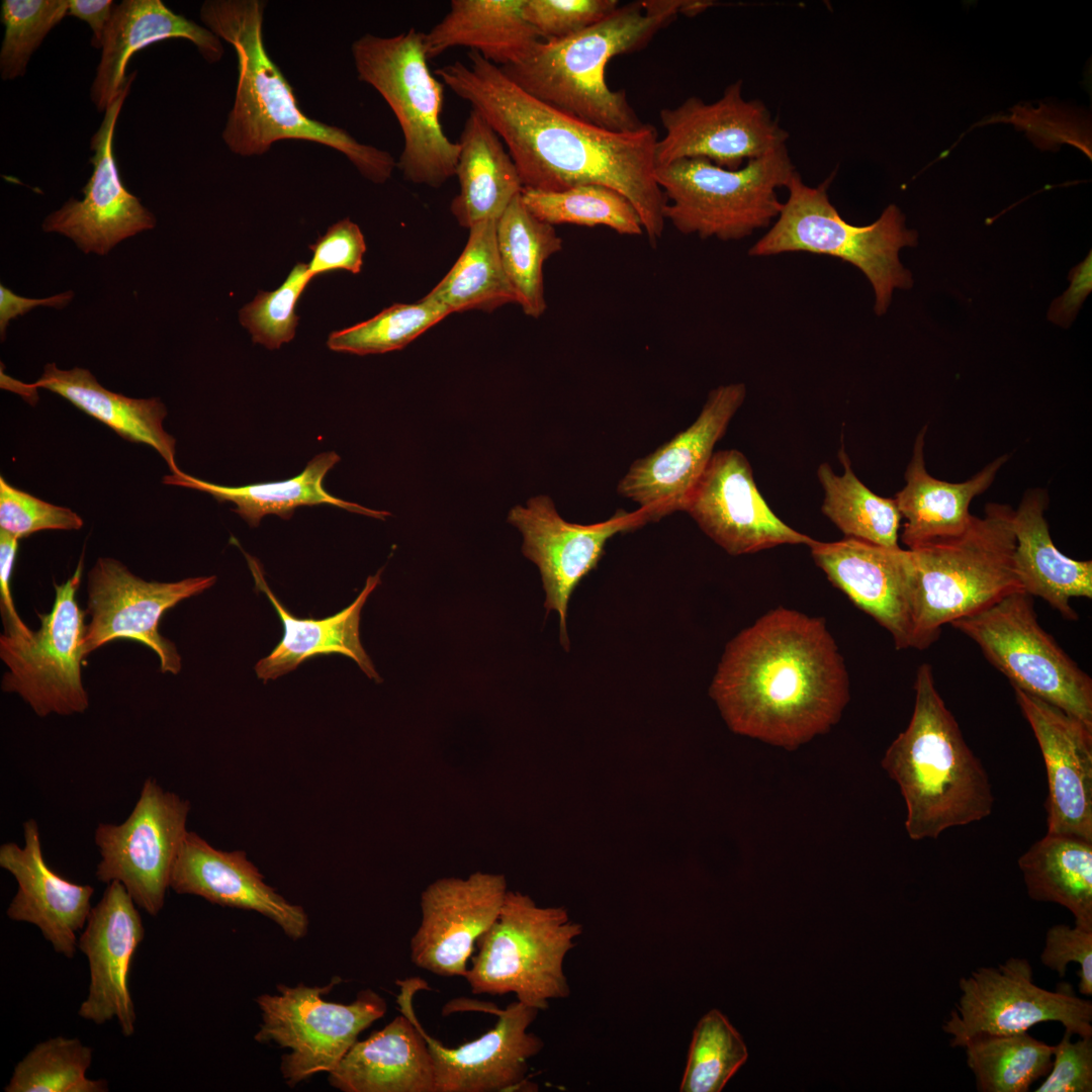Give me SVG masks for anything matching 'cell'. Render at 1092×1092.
Instances as JSON below:
<instances>
[{"instance_id": "2e32d148", "label": "cell", "mask_w": 1092, "mask_h": 1092, "mask_svg": "<svg viewBox=\"0 0 1092 1092\" xmlns=\"http://www.w3.org/2000/svg\"><path fill=\"white\" fill-rule=\"evenodd\" d=\"M215 575L179 581L145 580L111 557H100L87 576L85 657L104 644L124 639L143 643L160 661L163 673L177 674L182 660L175 644L160 633L162 616L181 601L211 587Z\"/></svg>"}, {"instance_id": "f6af8a7d", "label": "cell", "mask_w": 1092, "mask_h": 1092, "mask_svg": "<svg viewBox=\"0 0 1092 1092\" xmlns=\"http://www.w3.org/2000/svg\"><path fill=\"white\" fill-rule=\"evenodd\" d=\"M448 314L444 306L426 297L416 303H394L370 320L333 332L328 347L357 355L400 350Z\"/></svg>"}, {"instance_id": "ffe728a7", "label": "cell", "mask_w": 1092, "mask_h": 1092, "mask_svg": "<svg viewBox=\"0 0 1092 1092\" xmlns=\"http://www.w3.org/2000/svg\"><path fill=\"white\" fill-rule=\"evenodd\" d=\"M136 72L127 75L120 93L104 111L90 141L93 172L81 200L70 198L42 222L46 233L72 240L84 253L106 255L121 241L155 228V215L123 185L113 155V135Z\"/></svg>"}, {"instance_id": "ab89813d", "label": "cell", "mask_w": 1092, "mask_h": 1092, "mask_svg": "<svg viewBox=\"0 0 1092 1092\" xmlns=\"http://www.w3.org/2000/svg\"><path fill=\"white\" fill-rule=\"evenodd\" d=\"M496 221L484 220L468 229L463 252L424 297L444 306L449 313L468 309L491 311L507 303H517L497 250Z\"/></svg>"}, {"instance_id": "603a6c76", "label": "cell", "mask_w": 1092, "mask_h": 1092, "mask_svg": "<svg viewBox=\"0 0 1092 1092\" xmlns=\"http://www.w3.org/2000/svg\"><path fill=\"white\" fill-rule=\"evenodd\" d=\"M1041 751L1048 832L1092 841V725L1013 688Z\"/></svg>"}, {"instance_id": "ee69618b", "label": "cell", "mask_w": 1092, "mask_h": 1092, "mask_svg": "<svg viewBox=\"0 0 1092 1092\" xmlns=\"http://www.w3.org/2000/svg\"><path fill=\"white\" fill-rule=\"evenodd\" d=\"M93 1051L77 1038L56 1036L37 1043L13 1069L5 1092H106L105 1080L86 1076Z\"/></svg>"}, {"instance_id": "f1b7e54d", "label": "cell", "mask_w": 1092, "mask_h": 1092, "mask_svg": "<svg viewBox=\"0 0 1092 1092\" xmlns=\"http://www.w3.org/2000/svg\"><path fill=\"white\" fill-rule=\"evenodd\" d=\"M424 984L419 979L398 982L401 1014L350 1048L329 1073L334 1088L343 1092H435L432 1057L413 1009V996Z\"/></svg>"}, {"instance_id": "ac0fdd59", "label": "cell", "mask_w": 1092, "mask_h": 1092, "mask_svg": "<svg viewBox=\"0 0 1092 1092\" xmlns=\"http://www.w3.org/2000/svg\"><path fill=\"white\" fill-rule=\"evenodd\" d=\"M508 521L523 535V554L540 571L546 594L547 613L557 612L562 646L568 650L566 628L570 597L580 581L594 570L605 545L615 535L645 525L644 513L618 510L606 521L580 525L563 520L548 495L531 497L525 507H514Z\"/></svg>"}, {"instance_id": "ba28073f", "label": "cell", "mask_w": 1092, "mask_h": 1092, "mask_svg": "<svg viewBox=\"0 0 1092 1092\" xmlns=\"http://www.w3.org/2000/svg\"><path fill=\"white\" fill-rule=\"evenodd\" d=\"M424 34L415 28L386 37L366 33L351 50L359 80L383 97L398 121L403 177L438 188L455 176L459 145L442 127L445 85L430 71Z\"/></svg>"}, {"instance_id": "f35d334b", "label": "cell", "mask_w": 1092, "mask_h": 1092, "mask_svg": "<svg viewBox=\"0 0 1092 1092\" xmlns=\"http://www.w3.org/2000/svg\"><path fill=\"white\" fill-rule=\"evenodd\" d=\"M496 244L517 303L525 314L540 317L546 309L543 266L562 249L554 225L535 216L519 194L496 221Z\"/></svg>"}, {"instance_id": "7bdbcfd3", "label": "cell", "mask_w": 1092, "mask_h": 1092, "mask_svg": "<svg viewBox=\"0 0 1092 1092\" xmlns=\"http://www.w3.org/2000/svg\"><path fill=\"white\" fill-rule=\"evenodd\" d=\"M522 200L539 219L555 224L606 226L623 236L644 234L633 204L621 193L601 185H579L558 192L523 189Z\"/></svg>"}, {"instance_id": "e0dca14e", "label": "cell", "mask_w": 1092, "mask_h": 1092, "mask_svg": "<svg viewBox=\"0 0 1092 1092\" xmlns=\"http://www.w3.org/2000/svg\"><path fill=\"white\" fill-rule=\"evenodd\" d=\"M659 119L665 134L656 143V167L705 158L735 170L786 146L789 138L761 100L743 97L740 80L714 102L690 97L676 107L661 109Z\"/></svg>"}, {"instance_id": "277c9868", "label": "cell", "mask_w": 1092, "mask_h": 1092, "mask_svg": "<svg viewBox=\"0 0 1092 1092\" xmlns=\"http://www.w3.org/2000/svg\"><path fill=\"white\" fill-rule=\"evenodd\" d=\"M688 8L689 2L681 0L620 5L584 30L540 40L522 62L499 68L528 94L563 112L610 130L635 131L646 123L624 90L608 86L607 65L616 56L646 47Z\"/></svg>"}, {"instance_id": "1f68e13d", "label": "cell", "mask_w": 1092, "mask_h": 1092, "mask_svg": "<svg viewBox=\"0 0 1092 1092\" xmlns=\"http://www.w3.org/2000/svg\"><path fill=\"white\" fill-rule=\"evenodd\" d=\"M1046 504V492L1032 489L1014 511V569L1023 592L1041 598L1063 618L1077 621L1070 599L1092 598V561L1075 560L1059 551L1043 516Z\"/></svg>"}, {"instance_id": "f5cc1de1", "label": "cell", "mask_w": 1092, "mask_h": 1092, "mask_svg": "<svg viewBox=\"0 0 1092 1092\" xmlns=\"http://www.w3.org/2000/svg\"><path fill=\"white\" fill-rule=\"evenodd\" d=\"M1072 1035L1065 1029L1060 1042L1054 1045L1051 1069L1035 1092L1092 1091V1036L1072 1041Z\"/></svg>"}, {"instance_id": "44dd1931", "label": "cell", "mask_w": 1092, "mask_h": 1092, "mask_svg": "<svg viewBox=\"0 0 1092 1092\" xmlns=\"http://www.w3.org/2000/svg\"><path fill=\"white\" fill-rule=\"evenodd\" d=\"M716 544L731 555L755 553L814 539L784 523L767 506L747 458L738 450L714 452L685 508Z\"/></svg>"}, {"instance_id": "d4e9b609", "label": "cell", "mask_w": 1092, "mask_h": 1092, "mask_svg": "<svg viewBox=\"0 0 1092 1092\" xmlns=\"http://www.w3.org/2000/svg\"><path fill=\"white\" fill-rule=\"evenodd\" d=\"M809 547L829 581L884 627L897 649L911 648L909 549L887 548L849 537L835 542L813 540Z\"/></svg>"}, {"instance_id": "7402d4cb", "label": "cell", "mask_w": 1092, "mask_h": 1092, "mask_svg": "<svg viewBox=\"0 0 1092 1092\" xmlns=\"http://www.w3.org/2000/svg\"><path fill=\"white\" fill-rule=\"evenodd\" d=\"M507 892L503 875L481 872L430 884L410 941L412 963L440 977L464 978L474 945L496 920Z\"/></svg>"}, {"instance_id": "7c38bea8", "label": "cell", "mask_w": 1092, "mask_h": 1092, "mask_svg": "<svg viewBox=\"0 0 1092 1092\" xmlns=\"http://www.w3.org/2000/svg\"><path fill=\"white\" fill-rule=\"evenodd\" d=\"M339 982L340 978H334L324 987L278 985L279 994L256 999L262 1022L255 1039L290 1050L280 1065L290 1087L317 1073L333 1071L361 1031L387 1010L384 998L369 989L360 991L349 1004L324 1000L323 995Z\"/></svg>"}, {"instance_id": "3957f363", "label": "cell", "mask_w": 1092, "mask_h": 1092, "mask_svg": "<svg viewBox=\"0 0 1092 1092\" xmlns=\"http://www.w3.org/2000/svg\"><path fill=\"white\" fill-rule=\"evenodd\" d=\"M265 5L260 0H207L200 7L205 27L230 43L238 59L235 101L221 133L229 150L242 157L260 156L278 141H307L342 153L371 182L385 183L397 167L390 153L302 112L266 51Z\"/></svg>"}, {"instance_id": "60d3db41", "label": "cell", "mask_w": 1092, "mask_h": 1092, "mask_svg": "<svg viewBox=\"0 0 1092 1092\" xmlns=\"http://www.w3.org/2000/svg\"><path fill=\"white\" fill-rule=\"evenodd\" d=\"M839 460L844 473L833 472L828 463L817 469L824 490L822 513L846 536L887 548H897L901 514L894 498L869 489L851 469L842 445Z\"/></svg>"}, {"instance_id": "9a60e30c", "label": "cell", "mask_w": 1092, "mask_h": 1092, "mask_svg": "<svg viewBox=\"0 0 1092 1092\" xmlns=\"http://www.w3.org/2000/svg\"><path fill=\"white\" fill-rule=\"evenodd\" d=\"M190 803L148 778L120 824L99 823L94 841L98 881L119 882L136 906L152 916L163 909L172 869L187 833Z\"/></svg>"}, {"instance_id": "6da1fadb", "label": "cell", "mask_w": 1092, "mask_h": 1092, "mask_svg": "<svg viewBox=\"0 0 1092 1092\" xmlns=\"http://www.w3.org/2000/svg\"><path fill=\"white\" fill-rule=\"evenodd\" d=\"M468 63L435 70L455 95L497 133L512 157L523 189L558 192L601 185L624 195L656 247L667 199L655 178L656 128L614 131L581 120L528 94L475 51Z\"/></svg>"}, {"instance_id": "db71d44e", "label": "cell", "mask_w": 1092, "mask_h": 1092, "mask_svg": "<svg viewBox=\"0 0 1092 1092\" xmlns=\"http://www.w3.org/2000/svg\"><path fill=\"white\" fill-rule=\"evenodd\" d=\"M310 250L312 258L307 266L313 277L339 269L357 274L363 265L366 244L360 228L344 218L331 225Z\"/></svg>"}, {"instance_id": "8d00e7d4", "label": "cell", "mask_w": 1092, "mask_h": 1092, "mask_svg": "<svg viewBox=\"0 0 1092 1092\" xmlns=\"http://www.w3.org/2000/svg\"><path fill=\"white\" fill-rule=\"evenodd\" d=\"M339 461L337 453L324 452L311 459L304 470L293 478L236 487L207 482L183 471L165 476L164 482L207 492L220 503H234L237 506L234 511L252 527H257L261 519L269 514L290 519L297 507L323 504L380 520L390 516L386 511L371 510L335 497L323 487L326 474Z\"/></svg>"}, {"instance_id": "836d02e7", "label": "cell", "mask_w": 1092, "mask_h": 1092, "mask_svg": "<svg viewBox=\"0 0 1092 1092\" xmlns=\"http://www.w3.org/2000/svg\"><path fill=\"white\" fill-rule=\"evenodd\" d=\"M13 381L15 384L6 388L25 394L44 388L63 396L122 438L151 446L172 473L181 472L175 461L176 440L163 427L167 408L160 398H131L112 392L99 384L89 370L79 367L64 370L55 363L47 364L34 383Z\"/></svg>"}, {"instance_id": "816d5d0a", "label": "cell", "mask_w": 1092, "mask_h": 1092, "mask_svg": "<svg viewBox=\"0 0 1092 1092\" xmlns=\"http://www.w3.org/2000/svg\"><path fill=\"white\" fill-rule=\"evenodd\" d=\"M1040 962L1061 978L1066 976L1069 964H1077L1079 992L1087 997L1092 995V930L1077 925H1053L1045 933Z\"/></svg>"}, {"instance_id": "30bf717a", "label": "cell", "mask_w": 1092, "mask_h": 1092, "mask_svg": "<svg viewBox=\"0 0 1092 1092\" xmlns=\"http://www.w3.org/2000/svg\"><path fill=\"white\" fill-rule=\"evenodd\" d=\"M582 926L563 907H539L525 894L509 891L490 928L477 940L465 980L473 994L514 993L538 1010L568 997L566 954Z\"/></svg>"}, {"instance_id": "d590c367", "label": "cell", "mask_w": 1092, "mask_h": 1092, "mask_svg": "<svg viewBox=\"0 0 1092 1092\" xmlns=\"http://www.w3.org/2000/svg\"><path fill=\"white\" fill-rule=\"evenodd\" d=\"M455 176L459 192L450 210L459 225L469 229L484 220H497L523 185L517 167L500 138L471 109L458 141Z\"/></svg>"}, {"instance_id": "11a10c76", "label": "cell", "mask_w": 1092, "mask_h": 1092, "mask_svg": "<svg viewBox=\"0 0 1092 1092\" xmlns=\"http://www.w3.org/2000/svg\"><path fill=\"white\" fill-rule=\"evenodd\" d=\"M18 542V538L0 530V611L5 635L15 638H27L31 635L32 630L26 626L16 612L10 587Z\"/></svg>"}, {"instance_id": "8fae6325", "label": "cell", "mask_w": 1092, "mask_h": 1092, "mask_svg": "<svg viewBox=\"0 0 1092 1092\" xmlns=\"http://www.w3.org/2000/svg\"><path fill=\"white\" fill-rule=\"evenodd\" d=\"M1011 682L1092 725V679L1038 623L1025 592L950 624Z\"/></svg>"}, {"instance_id": "c3c4849f", "label": "cell", "mask_w": 1092, "mask_h": 1092, "mask_svg": "<svg viewBox=\"0 0 1092 1092\" xmlns=\"http://www.w3.org/2000/svg\"><path fill=\"white\" fill-rule=\"evenodd\" d=\"M311 278L307 264L298 263L280 287L271 292L259 291L240 310V323L254 343L277 349L294 338L298 324L296 303Z\"/></svg>"}, {"instance_id": "bcb514c9", "label": "cell", "mask_w": 1092, "mask_h": 1092, "mask_svg": "<svg viewBox=\"0 0 1092 1092\" xmlns=\"http://www.w3.org/2000/svg\"><path fill=\"white\" fill-rule=\"evenodd\" d=\"M748 1058L740 1033L717 1009L697 1023L679 1086L681 1092H720Z\"/></svg>"}, {"instance_id": "4316f807", "label": "cell", "mask_w": 1092, "mask_h": 1092, "mask_svg": "<svg viewBox=\"0 0 1092 1092\" xmlns=\"http://www.w3.org/2000/svg\"><path fill=\"white\" fill-rule=\"evenodd\" d=\"M170 888L212 904L258 912L292 939L304 937L308 930L304 909L267 885L245 851L216 849L192 831H187L177 853Z\"/></svg>"}, {"instance_id": "5bb4252c", "label": "cell", "mask_w": 1092, "mask_h": 1092, "mask_svg": "<svg viewBox=\"0 0 1092 1092\" xmlns=\"http://www.w3.org/2000/svg\"><path fill=\"white\" fill-rule=\"evenodd\" d=\"M961 996L942 1024L952 1048L984 1034H1014L1055 1021L1080 1037L1092 1036V1002L1078 997L1068 983L1050 991L1033 981L1028 960L1009 958L996 967H980L959 980Z\"/></svg>"}, {"instance_id": "74e56055", "label": "cell", "mask_w": 1092, "mask_h": 1092, "mask_svg": "<svg viewBox=\"0 0 1092 1092\" xmlns=\"http://www.w3.org/2000/svg\"><path fill=\"white\" fill-rule=\"evenodd\" d=\"M1030 899L1067 908L1092 930V841L1046 833L1018 859Z\"/></svg>"}, {"instance_id": "681fc988", "label": "cell", "mask_w": 1092, "mask_h": 1092, "mask_svg": "<svg viewBox=\"0 0 1092 1092\" xmlns=\"http://www.w3.org/2000/svg\"><path fill=\"white\" fill-rule=\"evenodd\" d=\"M83 520L71 509L41 500L0 477V530L21 539L43 530H79Z\"/></svg>"}, {"instance_id": "484cf974", "label": "cell", "mask_w": 1092, "mask_h": 1092, "mask_svg": "<svg viewBox=\"0 0 1092 1092\" xmlns=\"http://www.w3.org/2000/svg\"><path fill=\"white\" fill-rule=\"evenodd\" d=\"M494 1027L474 1040L449 1048L423 1028L432 1057L435 1092H499L527 1088L529 1061L544 1046L529 1031L539 1010L520 1001L494 1009Z\"/></svg>"}, {"instance_id": "4fadbf2b", "label": "cell", "mask_w": 1092, "mask_h": 1092, "mask_svg": "<svg viewBox=\"0 0 1092 1092\" xmlns=\"http://www.w3.org/2000/svg\"><path fill=\"white\" fill-rule=\"evenodd\" d=\"M82 568L81 557L64 583H54V605L49 613H38V630L27 638L0 636V658L7 667L2 691L20 696L41 718L82 714L89 707L81 675L86 613L76 599Z\"/></svg>"}, {"instance_id": "f907efd6", "label": "cell", "mask_w": 1092, "mask_h": 1092, "mask_svg": "<svg viewBox=\"0 0 1092 1092\" xmlns=\"http://www.w3.org/2000/svg\"><path fill=\"white\" fill-rule=\"evenodd\" d=\"M617 0H525L524 15L542 40L560 39L601 21Z\"/></svg>"}, {"instance_id": "e575fe53", "label": "cell", "mask_w": 1092, "mask_h": 1092, "mask_svg": "<svg viewBox=\"0 0 1092 1092\" xmlns=\"http://www.w3.org/2000/svg\"><path fill=\"white\" fill-rule=\"evenodd\" d=\"M524 4L525 0H452L446 15L424 34L427 59L463 47L498 67L519 64L542 40L525 18Z\"/></svg>"}, {"instance_id": "b9f144b4", "label": "cell", "mask_w": 1092, "mask_h": 1092, "mask_svg": "<svg viewBox=\"0 0 1092 1092\" xmlns=\"http://www.w3.org/2000/svg\"><path fill=\"white\" fill-rule=\"evenodd\" d=\"M962 1049L978 1091L1027 1092L1036 1080L1049 1073L1054 1045L1025 1031L974 1036Z\"/></svg>"}, {"instance_id": "7a4b0ae2", "label": "cell", "mask_w": 1092, "mask_h": 1092, "mask_svg": "<svg viewBox=\"0 0 1092 1092\" xmlns=\"http://www.w3.org/2000/svg\"><path fill=\"white\" fill-rule=\"evenodd\" d=\"M710 696L733 732L794 750L839 721L849 678L823 618L777 607L728 642Z\"/></svg>"}, {"instance_id": "8992f818", "label": "cell", "mask_w": 1092, "mask_h": 1092, "mask_svg": "<svg viewBox=\"0 0 1092 1092\" xmlns=\"http://www.w3.org/2000/svg\"><path fill=\"white\" fill-rule=\"evenodd\" d=\"M1013 514L1010 506L990 503L960 535L909 549L911 648L929 647L942 626L1023 590L1013 563Z\"/></svg>"}, {"instance_id": "f546056e", "label": "cell", "mask_w": 1092, "mask_h": 1092, "mask_svg": "<svg viewBox=\"0 0 1092 1092\" xmlns=\"http://www.w3.org/2000/svg\"><path fill=\"white\" fill-rule=\"evenodd\" d=\"M168 38L191 41L208 63L220 61L224 53L220 39L208 28L174 12L161 0H123L115 5L90 89L99 111H105L124 87L130 57Z\"/></svg>"}, {"instance_id": "5b68a950", "label": "cell", "mask_w": 1092, "mask_h": 1092, "mask_svg": "<svg viewBox=\"0 0 1092 1092\" xmlns=\"http://www.w3.org/2000/svg\"><path fill=\"white\" fill-rule=\"evenodd\" d=\"M914 690L911 720L886 750L882 766L904 798L908 836L935 839L948 828L988 817L994 796L982 762L937 692L929 664L918 667Z\"/></svg>"}, {"instance_id": "4dcf8cb0", "label": "cell", "mask_w": 1092, "mask_h": 1092, "mask_svg": "<svg viewBox=\"0 0 1092 1092\" xmlns=\"http://www.w3.org/2000/svg\"><path fill=\"white\" fill-rule=\"evenodd\" d=\"M256 588L263 592L283 624V636L273 651L256 663V674L265 682L294 670L307 658L339 653L352 658L371 679L381 678L363 648L359 634L363 606L380 583V569L367 577L364 588L355 601L341 612L325 619L294 617L275 597L267 584L263 567L253 556L245 553Z\"/></svg>"}, {"instance_id": "d6a6232c", "label": "cell", "mask_w": 1092, "mask_h": 1092, "mask_svg": "<svg viewBox=\"0 0 1092 1092\" xmlns=\"http://www.w3.org/2000/svg\"><path fill=\"white\" fill-rule=\"evenodd\" d=\"M926 431L927 427H923L916 437L905 472L906 484L894 498L905 519L901 540L908 549L963 533L973 516L969 512L972 499L992 484L1009 459L1007 454L998 457L964 482L939 480L925 468Z\"/></svg>"}, {"instance_id": "6f0895ef", "label": "cell", "mask_w": 1092, "mask_h": 1092, "mask_svg": "<svg viewBox=\"0 0 1092 1092\" xmlns=\"http://www.w3.org/2000/svg\"><path fill=\"white\" fill-rule=\"evenodd\" d=\"M74 296L66 291L47 298H28L15 294L6 286L0 285V335L5 338L9 322L37 306L62 308L70 303Z\"/></svg>"}, {"instance_id": "7dc6e473", "label": "cell", "mask_w": 1092, "mask_h": 1092, "mask_svg": "<svg viewBox=\"0 0 1092 1092\" xmlns=\"http://www.w3.org/2000/svg\"><path fill=\"white\" fill-rule=\"evenodd\" d=\"M69 0H3L4 37L0 75L9 81L23 77L34 51L47 34L68 15Z\"/></svg>"}, {"instance_id": "52a82bcc", "label": "cell", "mask_w": 1092, "mask_h": 1092, "mask_svg": "<svg viewBox=\"0 0 1092 1092\" xmlns=\"http://www.w3.org/2000/svg\"><path fill=\"white\" fill-rule=\"evenodd\" d=\"M831 178L816 187L804 183L798 172L786 188L788 199L779 216L748 250L752 257L807 252L838 258L859 269L875 292V312L886 313L894 289H909L911 273L899 260V251L917 244V233L905 226L900 209L889 205L868 225L847 222L831 203Z\"/></svg>"}, {"instance_id": "d6986e66", "label": "cell", "mask_w": 1092, "mask_h": 1092, "mask_svg": "<svg viewBox=\"0 0 1092 1092\" xmlns=\"http://www.w3.org/2000/svg\"><path fill=\"white\" fill-rule=\"evenodd\" d=\"M745 396L743 383L720 385L711 390L696 421L650 454L635 460L620 479L617 492L638 504L648 523L685 511L716 443Z\"/></svg>"}, {"instance_id": "83f0119b", "label": "cell", "mask_w": 1092, "mask_h": 1092, "mask_svg": "<svg viewBox=\"0 0 1092 1092\" xmlns=\"http://www.w3.org/2000/svg\"><path fill=\"white\" fill-rule=\"evenodd\" d=\"M23 835L22 847L15 842L0 846V867L17 883L6 915L13 921L33 924L56 952L72 959L78 948L77 933L85 927L92 909L94 888L70 882L48 866L34 819L23 823Z\"/></svg>"}, {"instance_id": "cb8c5ba5", "label": "cell", "mask_w": 1092, "mask_h": 1092, "mask_svg": "<svg viewBox=\"0 0 1092 1092\" xmlns=\"http://www.w3.org/2000/svg\"><path fill=\"white\" fill-rule=\"evenodd\" d=\"M138 908L119 882L107 884L78 938V948L87 957L90 970L88 995L78 1015L95 1024L115 1018L124 1036L134 1033L136 1021L128 973L145 937Z\"/></svg>"}, {"instance_id": "9f6ffc18", "label": "cell", "mask_w": 1092, "mask_h": 1092, "mask_svg": "<svg viewBox=\"0 0 1092 1092\" xmlns=\"http://www.w3.org/2000/svg\"><path fill=\"white\" fill-rule=\"evenodd\" d=\"M1070 277V287L1060 298L1054 301L1049 313L1050 320L1062 327L1070 326L1084 299L1092 289L1091 252L1082 263L1071 271Z\"/></svg>"}, {"instance_id": "680465c9", "label": "cell", "mask_w": 1092, "mask_h": 1092, "mask_svg": "<svg viewBox=\"0 0 1092 1092\" xmlns=\"http://www.w3.org/2000/svg\"><path fill=\"white\" fill-rule=\"evenodd\" d=\"M115 5L112 0H69L68 15L88 23L91 46L101 49Z\"/></svg>"}, {"instance_id": "9c48e42d", "label": "cell", "mask_w": 1092, "mask_h": 1092, "mask_svg": "<svg viewBox=\"0 0 1092 1092\" xmlns=\"http://www.w3.org/2000/svg\"><path fill=\"white\" fill-rule=\"evenodd\" d=\"M787 145L730 170L705 158L655 169L667 204L665 220L684 235L737 241L767 228L780 214L778 190L796 173Z\"/></svg>"}]
</instances>
